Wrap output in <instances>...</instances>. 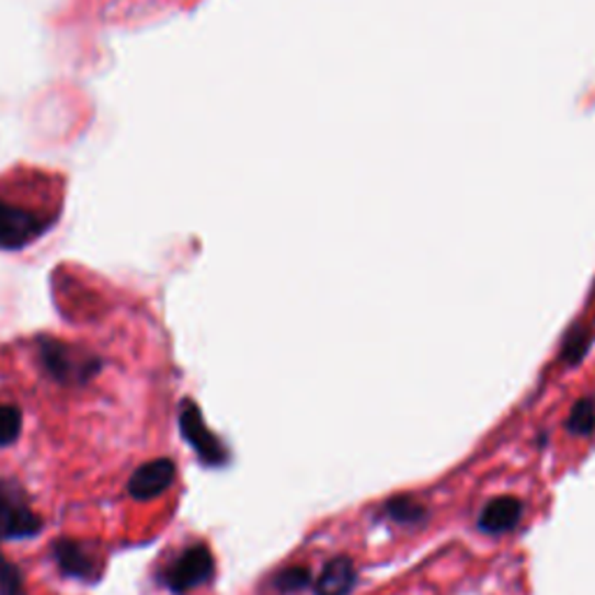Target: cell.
<instances>
[{"mask_svg": "<svg viewBox=\"0 0 595 595\" xmlns=\"http://www.w3.org/2000/svg\"><path fill=\"white\" fill-rule=\"evenodd\" d=\"M565 428L568 433L577 437H588L595 433V398L593 396H584L574 402L565 419Z\"/></svg>", "mask_w": 595, "mask_h": 595, "instance_id": "8fae6325", "label": "cell"}, {"mask_svg": "<svg viewBox=\"0 0 595 595\" xmlns=\"http://www.w3.org/2000/svg\"><path fill=\"white\" fill-rule=\"evenodd\" d=\"M37 358H41L43 370L61 387L87 384L101 370V361L93 354H82L72 344L52 337L37 340Z\"/></svg>", "mask_w": 595, "mask_h": 595, "instance_id": "7a4b0ae2", "label": "cell"}, {"mask_svg": "<svg viewBox=\"0 0 595 595\" xmlns=\"http://www.w3.org/2000/svg\"><path fill=\"white\" fill-rule=\"evenodd\" d=\"M524 503L514 495H501L489 501L477 516V528L484 535H507L524 519Z\"/></svg>", "mask_w": 595, "mask_h": 595, "instance_id": "ba28073f", "label": "cell"}, {"mask_svg": "<svg viewBox=\"0 0 595 595\" xmlns=\"http://www.w3.org/2000/svg\"><path fill=\"white\" fill-rule=\"evenodd\" d=\"M358 584L356 565L347 556H335L312 582L314 595H350Z\"/></svg>", "mask_w": 595, "mask_h": 595, "instance_id": "9c48e42d", "label": "cell"}, {"mask_svg": "<svg viewBox=\"0 0 595 595\" xmlns=\"http://www.w3.org/2000/svg\"><path fill=\"white\" fill-rule=\"evenodd\" d=\"M52 556H54V563L59 565V570L66 574V577H72V580L95 582L103 572L101 556L95 553L87 542H77V540H70V537H64V540L54 542Z\"/></svg>", "mask_w": 595, "mask_h": 595, "instance_id": "8992f818", "label": "cell"}, {"mask_svg": "<svg viewBox=\"0 0 595 595\" xmlns=\"http://www.w3.org/2000/svg\"><path fill=\"white\" fill-rule=\"evenodd\" d=\"M0 595H26L22 570L0 553Z\"/></svg>", "mask_w": 595, "mask_h": 595, "instance_id": "9a60e30c", "label": "cell"}, {"mask_svg": "<svg viewBox=\"0 0 595 595\" xmlns=\"http://www.w3.org/2000/svg\"><path fill=\"white\" fill-rule=\"evenodd\" d=\"M22 410L16 405H8V402H0V447H10L16 443L19 435H22Z\"/></svg>", "mask_w": 595, "mask_h": 595, "instance_id": "5bb4252c", "label": "cell"}, {"mask_svg": "<svg viewBox=\"0 0 595 595\" xmlns=\"http://www.w3.org/2000/svg\"><path fill=\"white\" fill-rule=\"evenodd\" d=\"M215 577V556L207 545H191L184 549L175 561H172L163 574L165 586L175 593L184 595L196 591Z\"/></svg>", "mask_w": 595, "mask_h": 595, "instance_id": "277c9868", "label": "cell"}, {"mask_svg": "<svg viewBox=\"0 0 595 595\" xmlns=\"http://www.w3.org/2000/svg\"><path fill=\"white\" fill-rule=\"evenodd\" d=\"M312 572L310 568L305 565H291V568H284L279 570L275 577H273V588L279 593V595H294V593H300L305 591L307 586H312Z\"/></svg>", "mask_w": 595, "mask_h": 595, "instance_id": "7c38bea8", "label": "cell"}, {"mask_svg": "<svg viewBox=\"0 0 595 595\" xmlns=\"http://www.w3.org/2000/svg\"><path fill=\"white\" fill-rule=\"evenodd\" d=\"M178 466L172 458H153L149 464H142L128 479V493L133 501L147 503L153 497L163 495L172 484H175Z\"/></svg>", "mask_w": 595, "mask_h": 595, "instance_id": "52a82bcc", "label": "cell"}, {"mask_svg": "<svg viewBox=\"0 0 595 595\" xmlns=\"http://www.w3.org/2000/svg\"><path fill=\"white\" fill-rule=\"evenodd\" d=\"M180 428L182 437L198 454L205 466L209 468H221L228 464V451L224 447L221 439L205 426L203 414L194 400H184L182 402V412H180Z\"/></svg>", "mask_w": 595, "mask_h": 595, "instance_id": "5b68a950", "label": "cell"}, {"mask_svg": "<svg viewBox=\"0 0 595 595\" xmlns=\"http://www.w3.org/2000/svg\"><path fill=\"white\" fill-rule=\"evenodd\" d=\"M43 533V519L28 505L22 487L0 482V542L28 540Z\"/></svg>", "mask_w": 595, "mask_h": 595, "instance_id": "3957f363", "label": "cell"}, {"mask_svg": "<svg viewBox=\"0 0 595 595\" xmlns=\"http://www.w3.org/2000/svg\"><path fill=\"white\" fill-rule=\"evenodd\" d=\"M384 516L398 526H424L431 512L412 495H396L384 503Z\"/></svg>", "mask_w": 595, "mask_h": 595, "instance_id": "30bf717a", "label": "cell"}, {"mask_svg": "<svg viewBox=\"0 0 595 595\" xmlns=\"http://www.w3.org/2000/svg\"><path fill=\"white\" fill-rule=\"evenodd\" d=\"M64 182L45 170L14 168L0 178V249L16 252L59 221Z\"/></svg>", "mask_w": 595, "mask_h": 595, "instance_id": "6da1fadb", "label": "cell"}, {"mask_svg": "<svg viewBox=\"0 0 595 595\" xmlns=\"http://www.w3.org/2000/svg\"><path fill=\"white\" fill-rule=\"evenodd\" d=\"M591 340H593L591 331L584 329L582 323H577V325H574V329L565 335V340H563L561 358H563L565 363H570V366H577V363L586 356V352H588V347H591Z\"/></svg>", "mask_w": 595, "mask_h": 595, "instance_id": "4fadbf2b", "label": "cell"}]
</instances>
